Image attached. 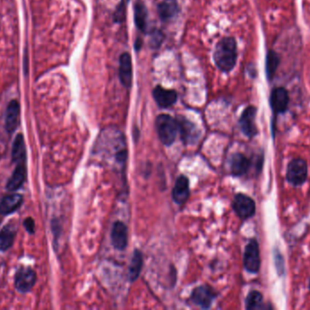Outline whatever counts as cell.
I'll use <instances>...</instances> for the list:
<instances>
[{
    "mask_svg": "<svg viewBox=\"0 0 310 310\" xmlns=\"http://www.w3.org/2000/svg\"><path fill=\"white\" fill-rule=\"evenodd\" d=\"M271 106L272 110L276 114L284 113L287 109L290 103V95L286 88H276L272 90L271 94Z\"/></svg>",
    "mask_w": 310,
    "mask_h": 310,
    "instance_id": "9",
    "label": "cell"
},
{
    "mask_svg": "<svg viewBox=\"0 0 310 310\" xmlns=\"http://www.w3.org/2000/svg\"><path fill=\"white\" fill-rule=\"evenodd\" d=\"M262 301H263L262 295L260 294L259 291H252L247 295L246 298V308L249 310L260 308L262 305Z\"/></svg>",
    "mask_w": 310,
    "mask_h": 310,
    "instance_id": "25",
    "label": "cell"
},
{
    "mask_svg": "<svg viewBox=\"0 0 310 310\" xmlns=\"http://www.w3.org/2000/svg\"><path fill=\"white\" fill-rule=\"evenodd\" d=\"M23 197L19 194H11L6 196L0 202V213L2 215L11 214L21 206Z\"/></svg>",
    "mask_w": 310,
    "mask_h": 310,
    "instance_id": "16",
    "label": "cell"
},
{
    "mask_svg": "<svg viewBox=\"0 0 310 310\" xmlns=\"http://www.w3.org/2000/svg\"><path fill=\"white\" fill-rule=\"evenodd\" d=\"M237 43L233 37H224L218 42L213 60L219 69L226 73L232 71L237 63Z\"/></svg>",
    "mask_w": 310,
    "mask_h": 310,
    "instance_id": "1",
    "label": "cell"
},
{
    "mask_svg": "<svg viewBox=\"0 0 310 310\" xmlns=\"http://www.w3.org/2000/svg\"><path fill=\"white\" fill-rule=\"evenodd\" d=\"M24 226L26 227V229L28 230V233L33 234L35 231V222L31 218H28L24 221Z\"/></svg>",
    "mask_w": 310,
    "mask_h": 310,
    "instance_id": "26",
    "label": "cell"
},
{
    "mask_svg": "<svg viewBox=\"0 0 310 310\" xmlns=\"http://www.w3.org/2000/svg\"><path fill=\"white\" fill-rule=\"evenodd\" d=\"M233 209L240 219H247L255 214L256 205L253 199L244 194H238L234 198Z\"/></svg>",
    "mask_w": 310,
    "mask_h": 310,
    "instance_id": "5",
    "label": "cell"
},
{
    "mask_svg": "<svg viewBox=\"0 0 310 310\" xmlns=\"http://www.w3.org/2000/svg\"><path fill=\"white\" fill-rule=\"evenodd\" d=\"M111 240L115 249L122 251L126 249L128 244V230L125 223L115 221L112 227Z\"/></svg>",
    "mask_w": 310,
    "mask_h": 310,
    "instance_id": "8",
    "label": "cell"
},
{
    "mask_svg": "<svg viewBox=\"0 0 310 310\" xmlns=\"http://www.w3.org/2000/svg\"><path fill=\"white\" fill-rule=\"evenodd\" d=\"M179 12V7L176 0H163L158 6L159 16L163 21H169L176 16Z\"/></svg>",
    "mask_w": 310,
    "mask_h": 310,
    "instance_id": "18",
    "label": "cell"
},
{
    "mask_svg": "<svg viewBox=\"0 0 310 310\" xmlns=\"http://www.w3.org/2000/svg\"><path fill=\"white\" fill-rule=\"evenodd\" d=\"M309 288H310V283H309Z\"/></svg>",
    "mask_w": 310,
    "mask_h": 310,
    "instance_id": "27",
    "label": "cell"
},
{
    "mask_svg": "<svg viewBox=\"0 0 310 310\" xmlns=\"http://www.w3.org/2000/svg\"><path fill=\"white\" fill-rule=\"evenodd\" d=\"M244 266L250 273H257L260 266L259 244L255 239H252L247 244L244 252Z\"/></svg>",
    "mask_w": 310,
    "mask_h": 310,
    "instance_id": "6",
    "label": "cell"
},
{
    "mask_svg": "<svg viewBox=\"0 0 310 310\" xmlns=\"http://www.w3.org/2000/svg\"><path fill=\"white\" fill-rule=\"evenodd\" d=\"M15 240V229L11 227H5L0 231V250H8Z\"/></svg>",
    "mask_w": 310,
    "mask_h": 310,
    "instance_id": "24",
    "label": "cell"
},
{
    "mask_svg": "<svg viewBox=\"0 0 310 310\" xmlns=\"http://www.w3.org/2000/svg\"><path fill=\"white\" fill-rule=\"evenodd\" d=\"M307 177V166L303 159L292 160L287 166V179L294 186H300L306 181Z\"/></svg>",
    "mask_w": 310,
    "mask_h": 310,
    "instance_id": "3",
    "label": "cell"
},
{
    "mask_svg": "<svg viewBox=\"0 0 310 310\" xmlns=\"http://www.w3.org/2000/svg\"><path fill=\"white\" fill-rule=\"evenodd\" d=\"M20 106L16 100H11L8 105L5 118V127L8 133L16 130L19 124Z\"/></svg>",
    "mask_w": 310,
    "mask_h": 310,
    "instance_id": "13",
    "label": "cell"
},
{
    "mask_svg": "<svg viewBox=\"0 0 310 310\" xmlns=\"http://www.w3.org/2000/svg\"><path fill=\"white\" fill-rule=\"evenodd\" d=\"M232 174L235 177L244 175L251 167L250 160L241 153H235L232 156L230 161Z\"/></svg>",
    "mask_w": 310,
    "mask_h": 310,
    "instance_id": "15",
    "label": "cell"
},
{
    "mask_svg": "<svg viewBox=\"0 0 310 310\" xmlns=\"http://www.w3.org/2000/svg\"><path fill=\"white\" fill-rule=\"evenodd\" d=\"M134 21L140 31H146V25H147V10L146 6L141 2H137L134 6Z\"/></svg>",
    "mask_w": 310,
    "mask_h": 310,
    "instance_id": "22",
    "label": "cell"
},
{
    "mask_svg": "<svg viewBox=\"0 0 310 310\" xmlns=\"http://www.w3.org/2000/svg\"><path fill=\"white\" fill-rule=\"evenodd\" d=\"M279 63H280V59L278 55V53L273 50H270L267 52V60H266V72H267V78L268 80L273 79L275 76L276 72L278 70Z\"/></svg>",
    "mask_w": 310,
    "mask_h": 310,
    "instance_id": "23",
    "label": "cell"
},
{
    "mask_svg": "<svg viewBox=\"0 0 310 310\" xmlns=\"http://www.w3.org/2000/svg\"><path fill=\"white\" fill-rule=\"evenodd\" d=\"M217 298L215 291L208 285L197 286L191 295V299L193 303L203 309H208L212 306V303Z\"/></svg>",
    "mask_w": 310,
    "mask_h": 310,
    "instance_id": "4",
    "label": "cell"
},
{
    "mask_svg": "<svg viewBox=\"0 0 310 310\" xmlns=\"http://www.w3.org/2000/svg\"><path fill=\"white\" fill-rule=\"evenodd\" d=\"M12 159L17 164H24L26 160V146L22 134L16 135L12 148Z\"/></svg>",
    "mask_w": 310,
    "mask_h": 310,
    "instance_id": "21",
    "label": "cell"
},
{
    "mask_svg": "<svg viewBox=\"0 0 310 310\" xmlns=\"http://www.w3.org/2000/svg\"><path fill=\"white\" fill-rule=\"evenodd\" d=\"M35 279L36 275L33 269L29 267L20 268L19 270L16 272L15 278L16 289L22 293H27L31 290L32 287L35 285Z\"/></svg>",
    "mask_w": 310,
    "mask_h": 310,
    "instance_id": "7",
    "label": "cell"
},
{
    "mask_svg": "<svg viewBox=\"0 0 310 310\" xmlns=\"http://www.w3.org/2000/svg\"><path fill=\"white\" fill-rule=\"evenodd\" d=\"M27 177V169L24 164H18L14 173L12 174L11 178L8 180L7 184V188L8 191H16L19 189L23 186Z\"/></svg>",
    "mask_w": 310,
    "mask_h": 310,
    "instance_id": "17",
    "label": "cell"
},
{
    "mask_svg": "<svg viewBox=\"0 0 310 310\" xmlns=\"http://www.w3.org/2000/svg\"><path fill=\"white\" fill-rule=\"evenodd\" d=\"M179 124V132L181 133V140L184 143H191L196 140L198 135L196 134V129L193 124L189 122L188 120L183 118L178 119Z\"/></svg>",
    "mask_w": 310,
    "mask_h": 310,
    "instance_id": "20",
    "label": "cell"
},
{
    "mask_svg": "<svg viewBox=\"0 0 310 310\" xmlns=\"http://www.w3.org/2000/svg\"><path fill=\"white\" fill-rule=\"evenodd\" d=\"M155 127L158 137L161 143L165 146H171L176 140L179 133V124L177 119L166 114H161L155 120Z\"/></svg>",
    "mask_w": 310,
    "mask_h": 310,
    "instance_id": "2",
    "label": "cell"
},
{
    "mask_svg": "<svg viewBox=\"0 0 310 310\" xmlns=\"http://www.w3.org/2000/svg\"><path fill=\"white\" fill-rule=\"evenodd\" d=\"M119 78L126 88H131L133 81V65L129 53H123L120 56Z\"/></svg>",
    "mask_w": 310,
    "mask_h": 310,
    "instance_id": "12",
    "label": "cell"
},
{
    "mask_svg": "<svg viewBox=\"0 0 310 310\" xmlns=\"http://www.w3.org/2000/svg\"><path fill=\"white\" fill-rule=\"evenodd\" d=\"M190 197V182L186 176L181 175L176 179L173 189V199L178 205L184 204Z\"/></svg>",
    "mask_w": 310,
    "mask_h": 310,
    "instance_id": "11",
    "label": "cell"
},
{
    "mask_svg": "<svg viewBox=\"0 0 310 310\" xmlns=\"http://www.w3.org/2000/svg\"><path fill=\"white\" fill-rule=\"evenodd\" d=\"M257 114V108L253 106L247 107L244 110L240 119V126L241 131L247 138H253L257 134V127H256L255 119Z\"/></svg>",
    "mask_w": 310,
    "mask_h": 310,
    "instance_id": "10",
    "label": "cell"
},
{
    "mask_svg": "<svg viewBox=\"0 0 310 310\" xmlns=\"http://www.w3.org/2000/svg\"><path fill=\"white\" fill-rule=\"evenodd\" d=\"M142 265H143L142 253L141 251L135 249L131 259L129 269H128V279L131 282H134L140 277Z\"/></svg>",
    "mask_w": 310,
    "mask_h": 310,
    "instance_id": "19",
    "label": "cell"
},
{
    "mask_svg": "<svg viewBox=\"0 0 310 310\" xmlns=\"http://www.w3.org/2000/svg\"><path fill=\"white\" fill-rule=\"evenodd\" d=\"M153 99L156 101L158 106L162 108L172 107L177 100L176 92L171 89H166L158 86L153 89Z\"/></svg>",
    "mask_w": 310,
    "mask_h": 310,
    "instance_id": "14",
    "label": "cell"
}]
</instances>
